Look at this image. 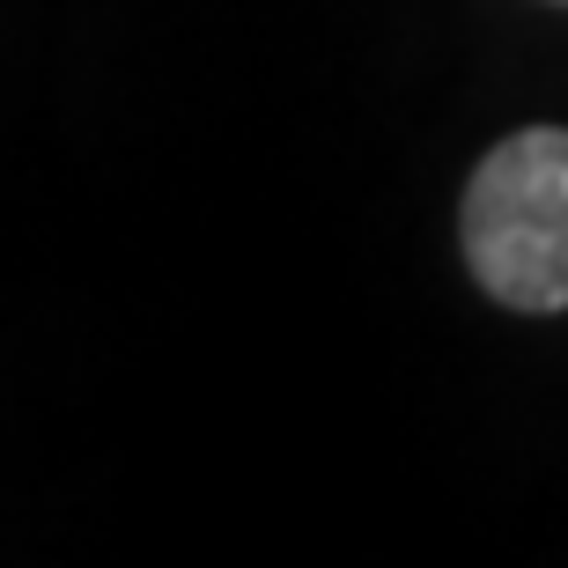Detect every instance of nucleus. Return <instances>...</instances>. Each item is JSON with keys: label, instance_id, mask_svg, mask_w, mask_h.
Masks as SVG:
<instances>
[{"label": "nucleus", "instance_id": "obj_1", "mask_svg": "<svg viewBox=\"0 0 568 568\" xmlns=\"http://www.w3.org/2000/svg\"><path fill=\"white\" fill-rule=\"evenodd\" d=\"M458 244L487 303L525 317L568 311V126H525L487 148L465 178Z\"/></svg>", "mask_w": 568, "mask_h": 568}, {"label": "nucleus", "instance_id": "obj_2", "mask_svg": "<svg viewBox=\"0 0 568 568\" xmlns=\"http://www.w3.org/2000/svg\"><path fill=\"white\" fill-rule=\"evenodd\" d=\"M561 8H568V0H561Z\"/></svg>", "mask_w": 568, "mask_h": 568}]
</instances>
